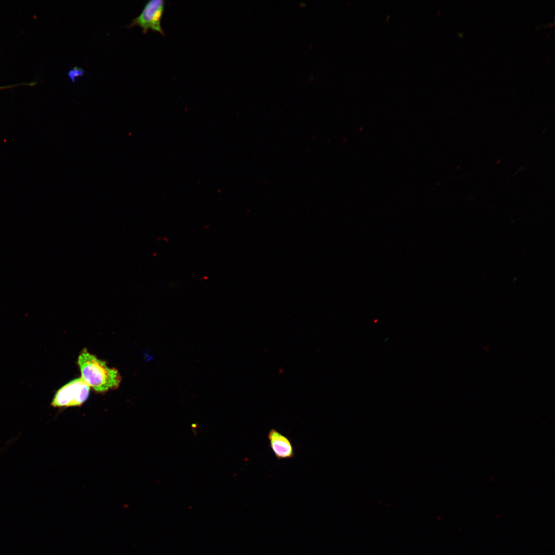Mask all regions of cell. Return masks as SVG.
Wrapping results in <instances>:
<instances>
[{"mask_svg": "<svg viewBox=\"0 0 555 555\" xmlns=\"http://www.w3.org/2000/svg\"><path fill=\"white\" fill-rule=\"evenodd\" d=\"M78 364L81 378L98 393L116 389L121 382V376L116 369L109 368L105 361L97 358L86 348L79 354Z\"/></svg>", "mask_w": 555, "mask_h": 555, "instance_id": "1", "label": "cell"}, {"mask_svg": "<svg viewBox=\"0 0 555 555\" xmlns=\"http://www.w3.org/2000/svg\"><path fill=\"white\" fill-rule=\"evenodd\" d=\"M89 389L81 378L73 379L56 391L51 405L54 408L80 406L87 399Z\"/></svg>", "mask_w": 555, "mask_h": 555, "instance_id": "2", "label": "cell"}, {"mask_svg": "<svg viewBox=\"0 0 555 555\" xmlns=\"http://www.w3.org/2000/svg\"><path fill=\"white\" fill-rule=\"evenodd\" d=\"M165 1L150 0L144 5L141 13L134 18L131 23L126 25L131 27L138 25L142 28V32L146 33L149 30L158 32L163 35L164 32L161 27V19L164 11Z\"/></svg>", "mask_w": 555, "mask_h": 555, "instance_id": "3", "label": "cell"}, {"mask_svg": "<svg viewBox=\"0 0 555 555\" xmlns=\"http://www.w3.org/2000/svg\"><path fill=\"white\" fill-rule=\"evenodd\" d=\"M269 446L277 459H292L295 452L290 439L275 429H271L267 434Z\"/></svg>", "mask_w": 555, "mask_h": 555, "instance_id": "4", "label": "cell"}, {"mask_svg": "<svg viewBox=\"0 0 555 555\" xmlns=\"http://www.w3.org/2000/svg\"><path fill=\"white\" fill-rule=\"evenodd\" d=\"M84 70L83 68L78 66H75L70 69L68 73V76L72 82L75 83L77 78L84 75Z\"/></svg>", "mask_w": 555, "mask_h": 555, "instance_id": "5", "label": "cell"}, {"mask_svg": "<svg viewBox=\"0 0 555 555\" xmlns=\"http://www.w3.org/2000/svg\"><path fill=\"white\" fill-rule=\"evenodd\" d=\"M12 86H13L11 85V86H6L0 87V89L9 88L10 87H12Z\"/></svg>", "mask_w": 555, "mask_h": 555, "instance_id": "6", "label": "cell"}]
</instances>
